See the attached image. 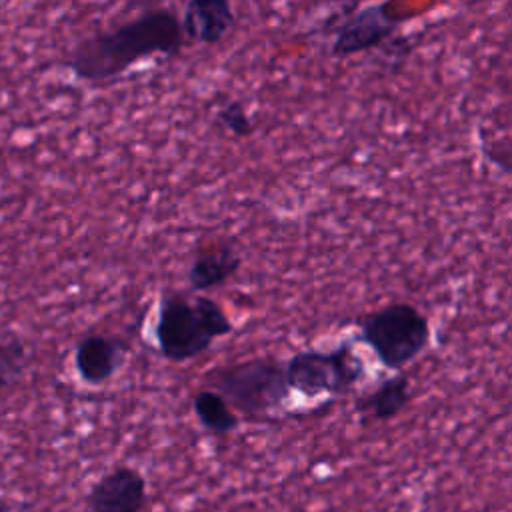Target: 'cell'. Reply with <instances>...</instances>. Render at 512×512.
<instances>
[{"label": "cell", "instance_id": "obj_1", "mask_svg": "<svg viewBox=\"0 0 512 512\" xmlns=\"http://www.w3.org/2000/svg\"><path fill=\"white\" fill-rule=\"evenodd\" d=\"M184 42L180 16L170 8L158 6L82 38L64 64L76 80L104 84L142 60L180 54Z\"/></svg>", "mask_w": 512, "mask_h": 512}, {"label": "cell", "instance_id": "obj_2", "mask_svg": "<svg viewBox=\"0 0 512 512\" xmlns=\"http://www.w3.org/2000/svg\"><path fill=\"white\" fill-rule=\"evenodd\" d=\"M232 330L230 316L208 296L188 298L180 292H166L160 298L154 336L160 354L170 362H186L204 354L214 340Z\"/></svg>", "mask_w": 512, "mask_h": 512}, {"label": "cell", "instance_id": "obj_3", "mask_svg": "<svg viewBox=\"0 0 512 512\" xmlns=\"http://www.w3.org/2000/svg\"><path fill=\"white\" fill-rule=\"evenodd\" d=\"M204 380L232 408L250 418L282 408L290 396L284 364L276 358H248L218 366L204 374Z\"/></svg>", "mask_w": 512, "mask_h": 512}, {"label": "cell", "instance_id": "obj_4", "mask_svg": "<svg viewBox=\"0 0 512 512\" xmlns=\"http://www.w3.org/2000/svg\"><path fill=\"white\" fill-rule=\"evenodd\" d=\"M360 340L388 370H402L430 342L428 318L408 302H390L360 320Z\"/></svg>", "mask_w": 512, "mask_h": 512}, {"label": "cell", "instance_id": "obj_5", "mask_svg": "<svg viewBox=\"0 0 512 512\" xmlns=\"http://www.w3.org/2000/svg\"><path fill=\"white\" fill-rule=\"evenodd\" d=\"M290 390L316 398L320 394L342 396L364 378L366 366L350 342L332 350H300L284 362Z\"/></svg>", "mask_w": 512, "mask_h": 512}, {"label": "cell", "instance_id": "obj_6", "mask_svg": "<svg viewBox=\"0 0 512 512\" xmlns=\"http://www.w3.org/2000/svg\"><path fill=\"white\" fill-rule=\"evenodd\" d=\"M398 26L400 18L390 12V4L386 2L356 8L336 26L330 54L348 58L380 48L392 40Z\"/></svg>", "mask_w": 512, "mask_h": 512}, {"label": "cell", "instance_id": "obj_7", "mask_svg": "<svg viewBox=\"0 0 512 512\" xmlns=\"http://www.w3.org/2000/svg\"><path fill=\"white\" fill-rule=\"evenodd\" d=\"M92 512H142L148 504L146 476L132 466H116L88 492Z\"/></svg>", "mask_w": 512, "mask_h": 512}, {"label": "cell", "instance_id": "obj_8", "mask_svg": "<svg viewBox=\"0 0 512 512\" xmlns=\"http://www.w3.org/2000/svg\"><path fill=\"white\" fill-rule=\"evenodd\" d=\"M128 342L110 334H88L74 348V368L82 382L100 386L108 382L126 362Z\"/></svg>", "mask_w": 512, "mask_h": 512}, {"label": "cell", "instance_id": "obj_9", "mask_svg": "<svg viewBox=\"0 0 512 512\" xmlns=\"http://www.w3.org/2000/svg\"><path fill=\"white\" fill-rule=\"evenodd\" d=\"M180 24L186 40L214 46L234 28L236 12L230 0H186Z\"/></svg>", "mask_w": 512, "mask_h": 512}, {"label": "cell", "instance_id": "obj_10", "mask_svg": "<svg viewBox=\"0 0 512 512\" xmlns=\"http://www.w3.org/2000/svg\"><path fill=\"white\" fill-rule=\"evenodd\" d=\"M240 266L242 256L230 242H210L194 254L188 266V284L196 292L218 288L232 280L238 274Z\"/></svg>", "mask_w": 512, "mask_h": 512}, {"label": "cell", "instance_id": "obj_11", "mask_svg": "<svg viewBox=\"0 0 512 512\" xmlns=\"http://www.w3.org/2000/svg\"><path fill=\"white\" fill-rule=\"evenodd\" d=\"M412 400V382L410 378L400 372L382 380L372 392L356 398L354 408L356 412L364 414L370 420H392L396 418Z\"/></svg>", "mask_w": 512, "mask_h": 512}, {"label": "cell", "instance_id": "obj_12", "mask_svg": "<svg viewBox=\"0 0 512 512\" xmlns=\"http://www.w3.org/2000/svg\"><path fill=\"white\" fill-rule=\"evenodd\" d=\"M192 410L200 426L214 436H226L240 424L232 406L212 388H202L192 398Z\"/></svg>", "mask_w": 512, "mask_h": 512}, {"label": "cell", "instance_id": "obj_13", "mask_svg": "<svg viewBox=\"0 0 512 512\" xmlns=\"http://www.w3.org/2000/svg\"><path fill=\"white\" fill-rule=\"evenodd\" d=\"M26 346L18 338H0V390L10 386L24 370Z\"/></svg>", "mask_w": 512, "mask_h": 512}, {"label": "cell", "instance_id": "obj_14", "mask_svg": "<svg viewBox=\"0 0 512 512\" xmlns=\"http://www.w3.org/2000/svg\"><path fill=\"white\" fill-rule=\"evenodd\" d=\"M216 122L234 136H252L254 122L240 100H228L214 112Z\"/></svg>", "mask_w": 512, "mask_h": 512}]
</instances>
